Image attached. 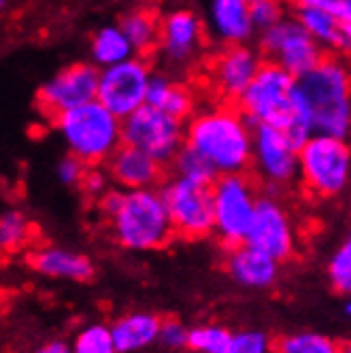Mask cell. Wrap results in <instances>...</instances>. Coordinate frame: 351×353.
I'll use <instances>...</instances> for the list:
<instances>
[{
	"label": "cell",
	"mask_w": 351,
	"mask_h": 353,
	"mask_svg": "<svg viewBox=\"0 0 351 353\" xmlns=\"http://www.w3.org/2000/svg\"><path fill=\"white\" fill-rule=\"evenodd\" d=\"M185 147L203 156L217 176L247 172L252 168L254 123L230 105L198 109L185 121Z\"/></svg>",
	"instance_id": "obj_1"
},
{
	"label": "cell",
	"mask_w": 351,
	"mask_h": 353,
	"mask_svg": "<svg viewBox=\"0 0 351 353\" xmlns=\"http://www.w3.org/2000/svg\"><path fill=\"white\" fill-rule=\"evenodd\" d=\"M98 205L111 223L115 241L128 251H156L177 236L160 188H111L98 198Z\"/></svg>",
	"instance_id": "obj_2"
},
{
	"label": "cell",
	"mask_w": 351,
	"mask_h": 353,
	"mask_svg": "<svg viewBox=\"0 0 351 353\" xmlns=\"http://www.w3.org/2000/svg\"><path fill=\"white\" fill-rule=\"evenodd\" d=\"M296 103L313 134L351 141V66L345 60L325 56L300 77Z\"/></svg>",
	"instance_id": "obj_3"
},
{
	"label": "cell",
	"mask_w": 351,
	"mask_h": 353,
	"mask_svg": "<svg viewBox=\"0 0 351 353\" xmlns=\"http://www.w3.org/2000/svg\"><path fill=\"white\" fill-rule=\"evenodd\" d=\"M296 83L298 79L279 64L264 62L252 85L239 98V109L254 125H277L303 145L313 137V130L298 111Z\"/></svg>",
	"instance_id": "obj_4"
},
{
	"label": "cell",
	"mask_w": 351,
	"mask_h": 353,
	"mask_svg": "<svg viewBox=\"0 0 351 353\" xmlns=\"http://www.w3.org/2000/svg\"><path fill=\"white\" fill-rule=\"evenodd\" d=\"M54 125L68 154L88 166L107 164V160L123 145L121 119L98 100L54 117Z\"/></svg>",
	"instance_id": "obj_5"
},
{
	"label": "cell",
	"mask_w": 351,
	"mask_h": 353,
	"mask_svg": "<svg viewBox=\"0 0 351 353\" xmlns=\"http://www.w3.org/2000/svg\"><path fill=\"white\" fill-rule=\"evenodd\" d=\"M300 183L319 200L341 198L351 190V141L313 134L300 145Z\"/></svg>",
	"instance_id": "obj_6"
},
{
	"label": "cell",
	"mask_w": 351,
	"mask_h": 353,
	"mask_svg": "<svg viewBox=\"0 0 351 353\" xmlns=\"http://www.w3.org/2000/svg\"><path fill=\"white\" fill-rule=\"evenodd\" d=\"M213 194V234L225 245L245 243L249 225L256 215L260 192L247 172L221 174L211 185Z\"/></svg>",
	"instance_id": "obj_7"
},
{
	"label": "cell",
	"mask_w": 351,
	"mask_h": 353,
	"mask_svg": "<svg viewBox=\"0 0 351 353\" xmlns=\"http://www.w3.org/2000/svg\"><path fill=\"white\" fill-rule=\"evenodd\" d=\"M252 168L268 192H283L300 179V145L277 125H254Z\"/></svg>",
	"instance_id": "obj_8"
},
{
	"label": "cell",
	"mask_w": 351,
	"mask_h": 353,
	"mask_svg": "<svg viewBox=\"0 0 351 353\" xmlns=\"http://www.w3.org/2000/svg\"><path fill=\"white\" fill-rule=\"evenodd\" d=\"M211 185L188 181L174 174L160 185V194L177 236L200 241L213 234L215 221Z\"/></svg>",
	"instance_id": "obj_9"
},
{
	"label": "cell",
	"mask_w": 351,
	"mask_h": 353,
	"mask_svg": "<svg viewBox=\"0 0 351 353\" xmlns=\"http://www.w3.org/2000/svg\"><path fill=\"white\" fill-rule=\"evenodd\" d=\"M121 137L126 145L145 151L166 166L185 147V121L145 105L121 119Z\"/></svg>",
	"instance_id": "obj_10"
},
{
	"label": "cell",
	"mask_w": 351,
	"mask_h": 353,
	"mask_svg": "<svg viewBox=\"0 0 351 353\" xmlns=\"http://www.w3.org/2000/svg\"><path fill=\"white\" fill-rule=\"evenodd\" d=\"M152 77L154 70L143 56H132L109 68H100L96 100L119 119H126L147 105Z\"/></svg>",
	"instance_id": "obj_11"
},
{
	"label": "cell",
	"mask_w": 351,
	"mask_h": 353,
	"mask_svg": "<svg viewBox=\"0 0 351 353\" xmlns=\"http://www.w3.org/2000/svg\"><path fill=\"white\" fill-rule=\"evenodd\" d=\"M207 41V28L203 17L188 7L168 11L160 17L158 58L168 72H185L198 64Z\"/></svg>",
	"instance_id": "obj_12"
},
{
	"label": "cell",
	"mask_w": 351,
	"mask_h": 353,
	"mask_svg": "<svg viewBox=\"0 0 351 353\" xmlns=\"http://www.w3.org/2000/svg\"><path fill=\"white\" fill-rule=\"evenodd\" d=\"M258 47L268 62L279 64L296 79L305 77L325 58L323 47L307 34L294 13L279 21L277 26L260 32Z\"/></svg>",
	"instance_id": "obj_13"
},
{
	"label": "cell",
	"mask_w": 351,
	"mask_h": 353,
	"mask_svg": "<svg viewBox=\"0 0 351 353\" xmlns=\"http://www.w3.org/2000/svg\"><path fill=\"white\" fill-rule=\"evenodd\" d=\"M296 239V225L290 209L277 198V194H260L245 243L264 251L277 262H285L294 256Z\"/></svg>",
	"instance_id": "obj_14"
},
{
	"label": "cell",
	"mask_w": 351,
	"mask_h": 353,
	"mask_svg": "<svg viewBox=\"0 0 351 353\" xmlns=\"http://www.w3.org/2000/svg\"><path fill=\"white\" fill-rule=\"evenodd\" d=\"M98 74L100 68L92 62H77L58 70L41 85L37 94L39 109L54 119L70 109L94 103L98 94Z\"/></svg>",
	"instance_id": "obj_15"
},
{
	"label": "cell",
	"mask_w": 351,
	"mask_h": 353,
	"mask_svg": "<svg viewBox=\"0 0 351 353\" xmlns=\"http://www.w3.org/2000/svg\"><path fill=\"white\" fill-rule=\"evenodd\" d=\"M264 62L266 60L260 47H254L252 43L223 47L213 58L209 68L211 85L223 100H228V103L237 100L239 103V98L252 85Z\"/></svg>",
	"instance_id": "obj_16"
},
{
	"label": "cell",
	"mask_w": 351,
	"mask_h": 353,
	"mask_svg": "<svg viewBox=\"0 0 351 353\" xmlns=\"http://www.w3.org/2000/svg\"><path fill=\"white\" fill-rule=\"evenodd\" d=\"M205 28L207 37L223 47L252 43L258 34L249 0H209Z\"/></svg>",
	"instance_id": "obj_17"
},
{
	"label": "cell",
	"mask_w": 351,
	"mask_h": 353,
	"mask_svg": "<svg viewBox=\"0 0 351 353\" xmlns=\"http://www.w3.org/2000/svg\"><path fill=\"white\" fill-rule=\"evenodd\" d=\"M107 172L111 176V183H115L119 190H149L160 188L164 164L145 151L123 143L107 160Z\"/></svg>",
	"instance_id": "obj_18"
},
{
	"label": "cell",
	"mask_w": 351,
	"mask_h": 353,
	"mask_svg": "<svg viewBox=\"0 0 351 353\" xmlns=\"http://www.w3.org/2000/svg\"><path fill=\"white\" fill-rule=\"evenodd\" d=\"M223 266L230 279L245 290H268L277 283L281 272V262L247 243L228 247Z\"/></svg>",
	"instance_id": "obj_19"
},
{
	"label": "cell",
	"mask_w": 351,
	"mask_h": 353,
	"mask_svg": "<svg viewBox=\"0 0 351 353\" xmlns=\"http://www.w3.org/2000/svg\"><path fill=\"white\" fill-rule=\"evenodd\" d=\"M162 319L149 311H132L111 323L117 353H141L158 343Z\"/></svg>",
	"instance_id": "obj_20"
},
{
	"label": "cell",
	"mask_w": 351,
	"mask_h": 353,
	"mask_svg": "<svg viewBox=\"0 0 351 353\" xmlns=\"http://www.w3.org/2000/svg\"><path fill=\"white\" fill-rule=\"evenodd\" d=\"M30 264L37 272L52 276V279H66V281H90L94 276V264L88 256L79 251L64 249V247H45L32 254Z\"/></svg>",
	"instance_id": "obj_21"
},
{
	"label": "cell",
	"mask_w": 351,
	"mask_h": 353,
	"mask_svg": "<svg viewBox=\"0 0 351 353\" xmlns=\"http://www.w3.org/2000/svg\"><path fill=\"white\" fill-rule=\"evenodd\" d=\"M147 105L183 121H188L196 111L192 90L172 72H154L147 90Z\"/></svg>",
	"instance_id": "obj_22"
},
{
	"label": "cell",
	"mask_w": 351,
	"mask_h": 353,
	"mask_svg": "<svg viewBox=\"0 0 351 353\" xmlns=\"http://www.w3.org/2000/svg\"><path fill=\"white\" fill-rule=\"evenodd\" d=\"M90 56L94 66L109 68L123 60H130L132 56H137V52L119 23H109V26H103L94 32L90 41Z\"/></svg>",
	"instance_id": "obj_23"
},
{
	"label": "cell",
	"mask_w": 351,
	"mask_h": 353,
	"mask_svg": "<svg viewBox=\"0 0 351 353\" xmlns=\"http://www.w3.org/2000/svg\"><path fill=\"white\" fill-rule=\"evenodd\" d=\"M294 17L317 45H321L323 49H339L343 37V23L330 11L319 7H296Z\"/></svg>",
	"instance_id": "obj_24"
},
{
	"label": "cell",
	"mask_w": 351,
	"mask_h": 353,
	"mask_svg": "<svg viewBox=\"0 0 351 353\" xmlns=\"http://www.w3.org/2000/svg\"><path fill=\"white\" fill-rule=\"evenodd\" d=\"M119 26L123 34L128 37L130 45L134 47L137 56L149 54L158 47L160 39V17H156L152 11L147 9H137L130 11L128 15H123Z\"/></svg>",
	"instance_id": "obj_25"
},
{
	"label": "cell",
	"mask_w": 351,
	"mask_h": 353,
	"mask_svg": "<svg viewBox=\"0 0 351 353\" xmlns=\"http://www.w3.org/2000/svg\"><path fill=\"white\" fill-rule=\"evenodd\" d=\"M341 345L317 330H296L274 341V353H341Z\"/></svg>",
	"instance_id": "obj_26"
},
{
	"label": "cell",
	"mask_w": 351,
	"mask_h": 353,
	"mask_svg": "<svg viewBox=\"0 0 351 353\" xmlns=\"http://www.w3.org/2000/svg\"><path fill=\"white\" fill-rule=\"evenodd\" d=\"M234 330L221 323H198L190 327V353H230Z\"/></svg>",
	"instance_id": "obj_27"
},
{
	"label": "cell",
	"mask_w": 351,
	"mask_h": 353,
	"mask_svg": "<svg viewBox=\"0 0 351 353\" xmlns=\"http://www.w3.org/2000/svg\"><path fill=\"white\" fill-rule=\"evenodd\" d=\"M170 170L174 176H181V179L196 181V183L211 185L217 179V172L213 170V166L190 147H183L179 151L177 158L170 162Z\"/></svg>",
	"instance_id": "obj_28"
},
{
	"label": "cell",
	"mask_w": 351,
	"mask_h": 353,
	"mask_svg": "<svg viewBox=\"0 0 351 353\" xmlns=\"http://www.w3.org/2000/svg\"><path fill=\"white\" fill-rule=\"evenodd\" d=\"M325 272H328V281L337 294L351 296V232L332 251Z\"/></svg>",
	"instance_id": "obj_29"
},
{
	"label": "cell",
	"mask_w": 351,
	"mask_h": 353,
	"mask_svg": "<svg viewBox=\"0 0 351 353\" xmlns=\"http://www.w3.org/2000/svg\"><path fill=\"white\" fill-rule=\"evenodd\" d=\"M72 353H117L111 325L105 323H90L77 332L72 345Z\"/></svg>",
	"instance_id": "obj_30"
},
{
	"label": "cell",
	"mask_w": 351,
	"mask_h": 353,
	"mask_svg": "<svg viewBox=\"0 0 351 353\" xmlns=\"http://www.w3.org/2000/svg\"><path fill=\"white\" fill-rule=\"evenodd\" d=\"M30 236L28 219L19 211H5L0 215V249L15 251Z\"/></svg>",
	"instance_id": "obj_31"
},
{
	"label": "cell",
	"mask_w": 351,
	"mask_h": 353,
	"mask_svg": "<svg viewBox=\"0 0 351 353\" xmlns=\"http://www.w3.org/2000/svg\"><path fill=\"white\" fill-rule=\"evenodd\" d=\"M288 0H254L252 3V19L254 26L260 32L277 26L279 21H283L290 11H288Z\"/></svg>",
	"instance_id": "obj_32"
},
{
	"label": "cell",
	"mask_w": 351,
	"mask_h": 353,
	"mask_svg": "<svg viewBox=\"0 0 351 353\" xmlns=\"http://www.w3.org/2000/svg\"><path fill=\"white\" fill-rule=\"evenodd\" d=\"M230 353H274V341L258 327L234 330Z\"/></svg>",
	"instance_id": "obj_33"
},
{
	"label": "cell",
	"mask_w": 351,
	"mask_h": 353,
	"mask_svg": "<svg viewBox=\"0 0 351 353\" xmlns=\"http://www.w3.org/2000/svg\"><path fill=\"white\" fill-rule=\"evenodd\" d=\"M188 339H190V327L185 323H181L179 319H174V317L162 319L158 343L164 349H168V351H183V349H188Z\"/></svg>",
	"instance_id": "obj_34"
},
{
	"label": "cell",
	"mask_w": 351,
	"mask_h": 353,
	"mask_svg": "<svg viewBox=\"0 0 351 353\" xmlns=\"http://www.w3.org/2000/svg\"><path fill=\"white\" fill-rule=\"evenodd\" d=\"M288 3L296 7H319L330 11L343 26H351V0H288Z\"/></svg>",
	"instance_id": "obj_35"
},
{
	"label": "cell",
	"mask_w": 351,
	"mask_h": 353,
	"mask_svg": "<svg viewBox=\"0 0 351 353\" xmlns=\"http://www.w3.org/2000/svg\"><path fill=\"white\" fill-rule=\"evenodd\" d=\"M88 168H90V166H88L86 162H81L79 158H74L72 154H68V156H64V158L58 162L56 174H58L60 183L72 188V185H81L83 176H86V172H88Z\"/></svg>",
	"instance_id": "obj_36"
},
{
	"label": "cell",
	"mask_w": 351,
	"mask_h": 353,
	"mask_svg": "<svg viewBox=\"0 0 351 353\" xmlns=\"http://www.w3.org/2000/svg\"><path fill=\"white\" fill-rule=\"evenodd\" d=\"M109 183H111V176H109L107 170H100V168H96V166H90L79 188H81L88 196L100 198V196L107 194V192L111 190Z\"/></svg>",
	"instance_id": "obj_37"
},
{
	"label": "cell",
	"mask_w": 351,
	"mask_h": 353,
	"mask_svg": "<svg viewBox=\"0 0 351 353\" xmlns=\"http://www.w3.org/2000/svg\"><path fill=\"white\" fill-rule=\"evenodd\" d=\"M37 353H72V351H70V345L68 343L56 339V341H49V343L41 345L37 349Z\"/></svg>",
	"instance_id": "obj_38"
},
{
	"label": "cell",
	"mask_w": 351,
	"mask_h": 353,
	"mask_svg": "<svg viewBox=\"0 0 351 353\" xmlns=\"http://www.w3.org/2000/svg\"><path fill=\"white\" fill-rule=\"evenodd\" d=\"M339 49H341L343 54H347L351 58V26H343V37H341Z\"/></svg>",
	"instance_id": "obj_39"
},
{
	"label": "cell",
	"mask_w": 351,
	"mask_h": 353,
	"mask_svg": "<svg viewBox=\"0 0 351 353\" xmlns=\"http://www.w3.org/2000/svg\"><path fill=\"white\" fill-rule=\"evenodd\" d=\"M347 300H345V305H343V313H345V317H349L351 319V296H345Z\"/></svg>",
	"instance_id": "obj_40"
},
{
	"label": "cell",
	"mask_w": 351,
	"mask_h": 353,
	"mask_svg": "<svg viewBox=\"0 0 351 353\" xmlns=\"http://www.w3.org/2000/svg\"><path fill=\"white\" fill-rule=\"evenodd\" d=\"M341 353H351V341H347V343L341 345Z\"/></svg>",
	"instance_id": "obj_41"
},
{
	"label": "cell",
	"mask_w": 351,
	"mask_h": 353,
	"mask_svg": "<svg viewBox=\"0 0 351 353\" xmlns=\"http://www.w3.org/2000/svg\"><path fill=\"white\" fill-rule=\"evenodd\" d=\"M5 3H7V0H0V9H3V7H5Z\"/></svg>",
	"instance_id": "obj_42"
},
{
	"label": "cell",
	"mask_w": 351,
	"mask_h": 353,
	"mask_svg": "<svg viewBox=\"0 0 351 353\" xmlns=\"http://www.w3.org/2000/svg\"><path fill=\"white\" fill-rule=\"evenodd\" d=\"M249 3H254V0H249Z\"/></svg>",
	"instance_id": "obj_43"
}]
</instances>
